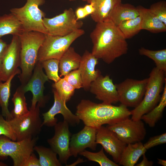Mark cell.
I'll list each match as a JSON object with an SVG mask.
<instances>
[{"label": "cell", "mask_w": 166, "mask_h": 166, "mask_svg": "<svg viewBox=\"0 0 166 166\" xmlns=\"http://www.w3.org/2000/svg\"><path fill=\"white\" fill-rule=\"evenodd\" d=\"M69 125L65 120L57 123L54 126V136L47 140L50 148L58 155L60 162L66 165L71 156L69 143L71 134L69 130Z\"/></svg>", "instance_id": "cell-13"}, {"label": "cell", "mask_w": 166, "mask_h": 166, "mask_svg": "<svg viewBox=\"0 0 166 166\" xmlns=\"http://www.w3.org/2000/svg\"><path fill=\"white\" fill-rule=\"evenodd\" d=\"M7 45L6 43L0 38V72L3 55Z\"/></svg>", "instance_id": "cell-41"}, {"label": "cell", "mask_w": 166, "mask_h": 166, "mask_svg": "<svg viewBox=\"0 0 166 166\" xmlns=\"http://www.w3.org/2000/svg\"><path fill=\"white\" fill-rule=\"evenodd\" d=\"M149 9L166 25V2L165 1H160L153 3Z\"/></svg>", "instance_id": "cell-35"}, {"label": "cell", "mask_w": 166, "mask_h": 166, "mask_svg": "<svg viewBox=\"0 0 166 166\" xmlns=\"http://www.w3.org/2000/svg\"><path fill=\"white\" fill-rule=\"evenodd\" d=\"M98 64V59L91 53L86 50L81 56L79 69L82 83V88L86 91L89 90L91 83L101 74L98 69H95Z\"/></svg>", "instance_id": "cell-19"}, {"label": "cell", "mask_w": 166, "mask_h": 166, "mask_svg": "<svg viewBox=\"0 0 166 166\" xmlns=\"http://www.w3.org/2000/svg\"><path fill=\"white\" fill-rule=\"evenodd\" d=\"M106 127L127 144L141 142L146 134L144 124L141 120L135 121L129 117L116 123L108 124Z\"/></svg>", "instance_id": "cell-11"}, {"label": "cell", "mask_w": 166, "mask_h": 166, "mask_svg": "<svg viewBox=\"0 0 166 166\" xmlns=\"http://www.w3.org/2000/svg\"><path fill=\"white\" fill-rule=\"evenodd\" d=\"M63 78L75 89L82 88V83L80 72L79 69L73 70Z\"/></svg>", "instance_id": "cell-36"}, {"label": "cell", "mask_w": 166, "mask_h": 166, "mask_svg": "<svg viewBox=\"0 0 166 166\" xmlns=\"http://www.w3.org/2000/svg\"><path fill=\"white\" fill-rule=\"evenodd\" d=\"M83 7L88 15L89 14L91 15L94 12V8L92 3L87 4Z\"/></svg>", "instance_id": "cell-43"}, {"label": "cell", "mask_w": 166, "mask_h": 166, "mask_svg": "<svg viewBox=\"0 0 166 166\" xmlns=\"http://www.w3.org/2000/svg\"><path fill=\"white\" fill-rule=\"evenodd\" d=\"M166 73L156 67L149 74L144 96L139 105L131 111V119L137 121L148 113L159 102L166 82Z\"/></svg>", "instance_id": "cell-4"}, {"label": "cell", "mask_w": 166, "mask_h": 166, "mask_svg": "<svg viewBox=\"0 0 166 166\" xmlns=\"http://www.w3.org/2000/svg\"><path fill=\"white\" fill-rule=\"evenodd\" d=\"M2 135L6 136L13 140L16 141L9 121L4 119L0 113V136Z\"/></svg>", "instance_id": "cell-37"}, {"label": "cell", "mask_w": 166, "mask_h": 166, "mask_svg": "<svg viewBox=\"0 0 166 166\" xmlns=\"http://www.w3.org/2000/svg\"><path fill=\"white\" fill-rule=\"evenodd\" d=\"M75 14L77 20L84 18L88 15L83 7H80L77 8Z\"/></svg>", "instance_id": "cell-40"}, {"label": "cell", "mask_w": 166, "mask_h": 166, "mask_svg": "<svg viewBox=\"0 0 166 166\" xmlns=\"http://www.w3.org/2000/svg\"><path fill=\"white\" fill-rule=\"evenodd\" d=\"M44 25L48 34L56 36H65L78 29L83 26V22L77 19L72 8L51 18H44Z\"/></svg>", "instance_id": "cell-9"}, {"label": "cell", "mask_w": 166, "mask_h": 166, "mask_svg": "<svg viewBox=\"0 0 166 166\" xmlns=\"http://www.w3.org/2000/svg\"><path fill=\"white\" fill-rule=\"evenodd\" d=\"M26 93L23 86L21 85L17 89L14 94L12 101L14 107L10 112L13 118L22 116L29 112L25 96Z\"/></svg>", "instance_id": "cell-28"}, {"label": "cell", "mask_w": 166, "mask_h": 166, "mask_svg": "<svg viewBox=\"0 0 166 166\" xmlns=\"http://www.w3.org/2000/svg\"><path fill=\"white\" fill-rule=\"evenodd\" d=\"M166 106V82L165 83L163 93L158 104L148 113L143 115V120L149 127H154L157 122L162 118Z\"/></svg>", "instance_id": "cell-26"}, {"label": "cell", "mask_w": 166, "mask_h": 166, "mask_svg": "<svg viewBox=\"0 0 166 166\" xmlns=\"http://www.w3.org/2000/svg\"><path fill=\"white\" fill-rule=\"evenodd\" d=\"M87 2L93 5L94 11L91 17L97 23L108 20L111 10L121 3V0H87Z\"/></svg>", "instance_id": "cell-21"}, {"label": "cell", "mask_w": 166, "mask_h": 166, "mask_svg": "<svg viewBox=\"0 0 166 166\" xmlns=\"http://www.w3.org/2000/svg\"><path fill=\"white\" fill-rule=\"evenodd\" d=\"M81 58L73 47H70L59 59L60 77L64 76L71 71L79 69Z\"/></svg>", "instance_id": "cell-24"}, {"label": "cell", "mask_w": 166, "mask_h": 166, "mask_svg": "<svg viewBox=\"0 0 166 166\" xmlns=\"http://www.w3.org/2000/svg\"><path fill=\"white\" fill-rule=\"evenodd\" d=\"M141 18V29L154 33L165 32V25L149 9L139 6L136 7Z\"/></svg>", "instance_id": "cell-20"}, {"label": "cell", "mask_w": 166, "mask_h": 166, "mask_svg": "<svg viewBox=\"0 0 166 166\" xmlns=\"http://www.w3.org/2000/svg\"><path fill=\"white\" fill-rule=\"evenodd\" d=\"M38 137L14 141L5 136H0V158L10 156L14 166H24L33 152Z\"/></svg>", "instance_id": "cell-7"}, {"label": "cell", "mask_w": 166, "mask_h": 166, "mask_svg": "<svg viewBox=\"0 0 166 166\" xmlns=\"http://www.w3.org/2000/svg\"><path fill=\"white\" fill-rule=\"evenodd\" d=\"M143 157L142 161L136 165V166H152L153 165V162L152 161H149L145 154L143 155Z\"/></svg>", "instance_id": "cell-42"}, {"label": "cell", "mask_w": 166, "mask_h": 166, "mask_svg": "<svg viewBox=\"0 0 166 166\" xmlns=\"http://www.w3.org/2000/svg\"><path fill=\"white\" fill-rule=\"evenodd\" d=\"M75 0H69V1H74ZM84 1H86L87 2V0H82Z\"/></svg>", "instance_id": "cell-47"}, {"label": "cell", "mask_w": 166, "mask_h": 166, "mask_svg": "<svg viewBox=\"0 0 166 166\" xmlns=\"http://www.w3.org/2000/svg\"><path fill=\"white\" fill-rule=\"evenodd\" d=\"M23 31L21 23L11 13L0 16V38L8 34L18 36Z\"/></svg>", "instance_id": "cell-25"}, {"label": "cell", "mask_w": 166, "mask_h": 166, "mask_svg": "<svg viewBox=\"0 0 166 166\" xmlns=\"http://www.w3.org/2000/svg\"><path fill=\"white\" fill-rule=\"evenodd\" d=\"M138 16L139 14L136 7L128 3H121L111 10L108 20L118 26L123 21L134 18Z\"/></svg>", "instance_id": "cell-22"}, {"label": "cell", "mask_w": 166, "mask_h": 166, "mask_svg": "<svg viewBox=\"0 0 166 166\" xmlns=\"http://www.w3.org/2000/svg\"><path fill=\"white\" fill-rule=\"evenodd\" d=\"M85 33L84 30L81 29L65 36L46 34L38 52L37 61L41 62L50 59L59 60L72 44Z\"/></svg>", "instance_id": "cell-6"}, {"label": "cell", "mask_w": 166, "mask_h": 166, "mask_svg": "<svg viewBox=\"0 0 166 166\" xmlns=\"http://www.w3.org/2000/svg\"><path fill=\"white\" fill-rule=\"evenodd\" d=\"M148 81V78L141 80L127 78L115 84L118 101L127 107H136L143 99Z\"/></svg>", "instance_id": "cell-10"}, {"label": "cell", "mask_w": 166, "mask_h": 166, "mask_svg": "<svg viewBox=\"0 0 166 166\" xmlns=\"http://www.w3.org/2000/svg\"><path fill=\"white\" fill-rule=\"evenodd\" d=\"M90 37L92 53L106 64H111L128 52L126 39L118 27L109 20L97 23Z\"/></svg>", "instance_id": "cell-1"}, {"label": "cell", "mask_w": 166, "mask_h": 166, "mask_svg": "<svg viewBox=\"0 0 166 166\" xmlns=\"http://www.w3.org/2000/svg\"><path fill=\"white\" fill-rule=\"evenodd\" d=\"M45 34L36 31H23L18 36L21 45V71L18 77L21 85L26 84L30 78L37 61L38 52Z\"/></svg>", "instance_id": "cell-3"}, {"label": "cell", "mask_w": 166, "mask_h": 166, "mask_svg": "<svg viewBox=\"0 0 166 166\" xmlns=\"http://www.w3.org/2000/svg\"><path fill=\"white\" fill-rule=\"evenodd\" d=\"M166 142V133L154 136L149 138L148 140L143 144L144 148L148 149L155 146L165 144Z\"/></svg>", "instance_id": "cell-38"}, {"label": "cell", "mask_w": 166, "mask_h": 166, "mask_svg": "<svg viewBox=\"0 0 166 166\" xmlns=\"http://www.w3.org/2000/svg\"><path fill=\"white\" fill-rule=\"evenodd\" d=\"M97 129L85 125L78 132L73 135L70 138L69 150L71 156L76 157L79 153L87 148L93 151L96 149Z\"/></svg>", "instance_id": "cell-18"}, {"label": "cell", "mask_w": 166, "mask_h": 166, "mask_svg": "<svg viewBox=\"0 0 166 166\" xmlns=\"http://www.w3.org/2000/svg\"><path fill=\"white\" fill-rule=\"evenodd\" d=\"M59 97L66 103L73 95L75 89L63 77L52 85Z\"/></svg>", "instance_id": "cell-33"}, {"label": "cell", "mask_w": 166, "mask_h": 166, "mask_svg": "<svg viewBox=\"0 0 166 166\" xmlns=\"http://www.w3.org/2000/svg\"><path fill=\"white\" fill-rule=\"evenodd\" d=\"M86 161L85 160H84L82 159L79 158L75 162L73 163L70 164L69 165H67L66 166H76L78 164L84 162Z\"/></svg>", "instance_id": "cell-44"}, {"label": "cell", "mask_w": 166, "mask_h": 166, "mask_svg": "<svg viewBox=\"0 0 166 166\" xmlns=\"http://www.w3.org/2000/svg\"><path fill=\"white\" fill-rule=\"evenodd\" d=\"M49 80L43 71L41 62L37 61L30 80L26 84L22 85L26 93L30 91L32 94L31 104L29 109H35L37 104L40 107L45 105L47 98L44 95V84Z\"/></svg>", "instance_id": "cell-14"}, {"label": "cell", "mask_w": 166, "mask_h": 166, "mask_svg": "<svg viewBox=\"0 0 166 166\" xmlns=\"http://www.w3.org/2000/svg\"><path fill=\"white\" fill-rule=\"evenodd\" d=\"M139 54L146 56L153 61L158 69L166 73V49L153 50L141 47L139 49Z\"/></svg>", "instance_id": "cell-30"}, {"label": "cell", "mask_w": 166, "mask_h": 166, "mask_svg": "<svg viewBox=\"0 0 166 166\" xmlns=\"http://www.w3.org/2000/svg\"><path fill=\"white\" fill-rule=\"evenodd\" d=\"M117 26L126 39L131 38L141 30V18L139 16L134 18L125 21Z\"/></svg>", "instance_id": "cell-31"}, {"label": "cell", "mask_w": 166, "mask_h": 166, "mask_svg": "<svg viewBox=\"0 0 166 166\" xmlns=\"http://www.w3.org/2000/svg\"><path fill=\"white\" fill-rule=\"evenodd\" d=\"M157 159L158 160L157 163L163 166H166V161L165 160L158 158Z\"/></svg>", "instance_id": "cell-45"}, {"label": "cell", "mask_w": 166, "mask_h": 166, "mask_svg": "<svg viewBox=\"0 0 166 166\" xmlns=\"http://www.w3.org/2000/svg\"><path fill=\"white\" fill-rule=\"evenodd\" d=\"M147 151L141 142L127 144L121 154L119 164L134 166Z\"/></svg>", "instance_id": "cell-23"}, {"label": "cell", "mask_w": 166, "mask_h": 166, "mask_svg": "<svg viewBox=\"0 0 166 166\" xmlns=\"http://www.w3.org/2000/svg\"><path fill=\"white\" fill-rule=\"evenodd\" d=\"M7 164L0 161V166H7Z\"/></svg>", "instance_id": "cell-46"}, {"label": "cell", "mask_w": 166, "mask_h": 166, "mask_svg": "<svg viewBox=\"0 0 166 166\" xmlns=\"http://www.w3.org/2000/svg\"><path fill=\"white\" fill-rule=\"evenodd\" d=\"M59 60L50 59L40 62L49 79L56 82L61 78L58 75Z\"/></svg>", "instance_id": "cell-34"}, {"label": "cell", "mask_w": 166, "mask_h": 166, "mask_svg": "<svg viewBox=\"0 0 166 166\" xmlns=\"http://www.w3.org/2000/svg\"><path fill=\"white\" fill-rule=\"evenodd\" d=\"M40 108L37 104L35 109H29L26 114L8 121L16 141L32 138L40 133L43 126Z\"/></svg>", "instance_id": "cell-8"}, {"label": "cell", "mask_w": 166, "mask_h": 166, "mask_svg": "<svg viewBox=\"0 0 166 166\" xmlns=\"http://www.w3.org/2000/svg\"><path fill=\"white\" fill-rule=\"evenodd\" d=\"M45 2V0H26L24 6L11 8L10 11L20 22L24 31H36L47 34L43 22L45 14L39 8Z\"/></svg>", "instance_id": "cell-5"}, {"label": "cell", "mask_w": 166, "mask_h": 166, "mask_svg": "<svg viewBox=\"0 0 166 166\" xmlns=\"http://www.w3.org/2000/svg\"><path fill=\"white\" fill-rule=\"evenodd\" d=\"M89 90L103 103L112 104L119 102L116 86L109 75H100L91 83Z\"/></svg>", "instance_id": "cell-17"}, {"label": "cell", "mask_w": 166, "mask_h": 166, "mask_svg": "<svg viewBox=\"0 0 166 166\" xmlns=\"http://www.w3.org/2000/svg\"><path fill=\"white\" fill-rule=\"evenodd\" d=\"M24 166H40L39 159L33 152L28 157Z\"/></svg>", "instance_id": "cell-39"}, {"label": "cell", "mask_w": 166, "mask_h": 166, "mask_svg": "<svg viewBox=\"0 0 166 166\" xmlns=\"http://www.w3.org/2000/svg\"><path fill=\"white\" fill-rule=\"evenodd\" d=\"M96 142L101 144L105 151L118 163L121 154L127 144L121 141L112 131L102 126L97 129Z\"/></svg>", "instance_id": "cell-16"}, {"label": "cell", "mask_w": 166, "mask_h": 166, "mask_svg": "<svg viewBox=\"0 0 166 166\" xmlns=\"http://www.w3.org/2000/svg\"><path fill=\"white\" fill-rule=\"evenodd\" d=\"M79 155L85 157L89 161L98 163L101 166H119V164L107 157L104 153L102 147L97 152H93L85 150L79 153Z\"/></svg>", "instance_id": "cell-32"}, {"label": "cell", "mask_w": 166, "mask_h": 166, "mask_svg": "<svg viewBox=\"0 0 166 166\" xmlns=\"http://www.w3.org/2000/svg\"><path fill=\"white\" fill-rule=\"evenodd\" d=\"M17 74V73L14 74L4 83L0 80V107L1 109V114L7 121L13 118L8 109L9 101L11 81Z\"/></svg>", "instance_id": "cell-27"}, {"label": "cell", "mask_w": 166, "mask_h": 166, "mask_svg": "<svg viewBox=\"0 0 166 166\" xmlns=\"http://www.w3.org/2000/svg\"><path fill=\"white\" fill-rule=\"evenodd\" d=\"M76 109L75 115L85 125L96 129L105 124L116 123L131 115V111L122 104L116 106L85 99L81 101Z\"/></svg>", "instance_id": "cell-2"}, {"label": "cell", "mask_w": 166, "mask_h": 166, "mask_svg": "<svg viewBox=\"0 0 166 166\" xmlns=\"http://www.w3.org/2000/svg\"><path fill=\"white\" fill-rule=\"evenodd\" d=\"M21 45L19 36L13 35L10 43L8 44L4 53L0 72V80L5 81L13 75L19 74Z\"/></svg>", "instance_id": "cell-12"}, {"label": "cell", "mask_w": 166, "mask_h": 166, "mask_svg": "<svg viewBox=\"0 0 166 166\" xmlns=\"http://www.w3.org/2000/svg\"><path fill=\"white\" fill-rule=\"evenodd\" d=\"M34 150L39 156L40 166H61L62 164L57 157V154L51 148L35 146Z\"/></svg>", "instance_id": "cell-29"}, {"label": "cell", "mask_w": 166, "mask_h": 166, "mask_svg": "<svg viewBox=\"0 0 166 166\" xmlns=\"http://www.w3.org/2000/svg\"><path fill=\"white\" fill-rule=\"evenodd\" d=\"M54 102L52 106L46 112L42 114L43 121L42 126H54L57 123V119L55 116L61 114L64 120L66 121L69 125L75 126L78 125L80 120L75 114H73L67 108L66 103L59 96L56 90L53 89Z\"/></svg>", "instance_id": "cell-15"}]
</instances>
